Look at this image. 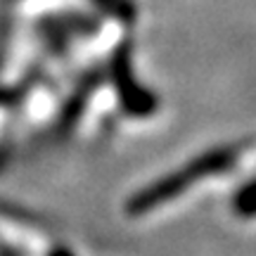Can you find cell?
Listing matches in <instances>:
<instances>
[{"label": "cell", "mask_w": 256, "mask_h": 256, "mask_svg": "<svg viewBox=\"0 0 256 256\" xmlns=\"http://www.w3.org/2000/svg\"><path fill=\"white\" fill-rule=\"evenodd\" d=\"M235 206H238V211L242 216H254L256 214V183L240 192L238 200H235Z\"/></svg>", "instance_id": "1"}]
</instances>
